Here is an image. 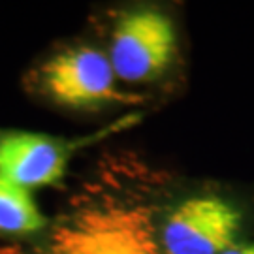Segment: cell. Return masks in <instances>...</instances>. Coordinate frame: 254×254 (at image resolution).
<instances>
[{
    "mask_svg": "<svg viewBox=\"0 0 254 254\" xmlns=\"http://www.w3.org/2000/svg\"><path fill=\"white\" fill-rule=\"evenodd\" d=\"M46 226L28 189L0 175V232L2 234H32Z\"/></svg>",
    "mask_w": 254,
    "mask_h": 254,
    "instance_id": "cell-6",
    "label": "cell"
},
{
    "mask_svg": "<svg viewBox=\"0 0 254 254\" xmlns=\"http://www.w3.org/2000/svg\"><path fill=\"white\" fill-rule=\"evenodd\" d=\"M55 241L75 254H164L145 209L85 211L72 226L59 230Z\"/></svg>",
    "mask_w": 254,
    "mask_h": 254,
    "instance_id": "cell-2",
    "label": "cell"
},
{
    "mask_svg": "<svg viewBox=\"0 0 254 254\" xmlns=\"http://www.w3.org/2000/svg\"><path fill=\"white\" fill-rule=\"evenodd\" d=\"M51 254H75V253H72L68 247H64V245H61V243L53 241V249H51Z\"/></svg>",
    "mask_w": 254,
    "mask_h": 254,
    "instance_id": "cell-8",
    "label": "cell"
},
{
    "mask_svg": "<svg viewBox=\"0 0 254 254\" xmlns=\"http://www.w3.org/2000/svg\"><path fill=\"white\" fill-rule=\"evenodd\" d=\"M115 72L106 55L92 47L59 53L42 68V85L53 100L72 108L109 102H134L115 87Z\"/></svg>",
    "mask_w": 254,
    "mask_h": 254,
    "instance_id": "cell-4",
    "label": "cell"
},
{
    "mask_svg": "<svg viewBox=\"0 0 254 254\" xmlns=\"http://www.w3.org/2000/svg\"><path fill=\"white\" fill-rule=\"evenodd\" d=\"M224 254H254V243H245V245H234L228 249Z\"/></svg>",
    "mask_w": 254,
    "mask_h": 254,
    "instance_id": "cell-7",
    "label": "cell"
},
{
    "mask_svg": "<svg viewBox=\"0 0 254 254\" xmlns=\"http://www.w3.org/2000/svg\"><path fill=\"white\" fill-rule=\"evenodd\" d=\"M68 151L53 137L9 132L0 137V175L25 189L55 185L64 175Z\"/></svg>",
    "mask_w": 254,
    "mask_h": 254,
    "instance_id": "cell-5",
    "label": "cell"
},
{
    "mask_svg": "<svg viewBox=\"0 0 254 254\" xmlns=\"http://www.w3.org/2000/svg\"><path fill=\"white\" fill-rule=\"evenodd\" d=\"M241 213L218 196H196L172 211L162 228L166 254H224L236 245Z\"/></svg>",
    "mask_w": 254,
    "mask_h": 254,
    "instance_id": "cell-3",
    "label": "cell"
},
{
    "mask_svg": "<svg viewBox=\"0 0 254 254\" xmlns=\"http://www.w3.org/2000/svg\"><path fill=\"white\" fill-rule=\"evenodd\" d=\"M177 38L172 21L160 11L139 9L121 17L113 30L109 61L119 79L151 81L172 64Z\"/></svg>",
    "mask_w": 254,
    "mask_h": 254,
    "instance_id": "cell-1",
    "label": "cell"
}]
</instances>
